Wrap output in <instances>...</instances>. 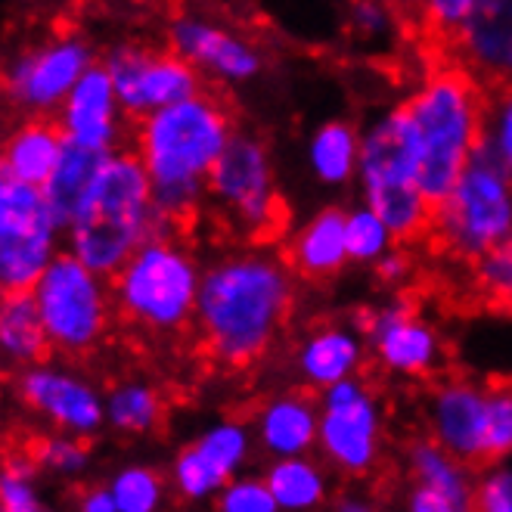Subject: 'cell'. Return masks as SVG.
<instances>
[{"mask_svg": "<svg viewBox=\"0 0 512 512\" xmlns=\"http://www.w3.org/2000/svg\"><path fill=\"white\" fill-rule=\"evenodd\" d=\"M298 305V274L286 255L249 243L208 261L193 339L215 367L243 373L277 348Z\"/></svg>", "mask_w": 512, "mask_h": 512, "instance_id": "cell-1", "label": "cell"}, {"mask_svg": "<svg viewBox=\"0 0 512 512\" xmlns=\"http://www.w3.org/2000/svg\"><path fill=\"white\" fill-rule=\"evenodd\" d=\"M236 115L215 90H196L131 125V149L153 180L159 215L184 227L208 205V174L236 134Z\"/></svg>", "mask_w": 512, "mask_h": 512, "instance_id": "cell-2", "label": "cell"}, {"mask_svg": "<svg viewBox=\"0 0 512 512\" xmlns=\"http://www.w3.org/2000/svg\"><path fill=\"white\" fill-rule=\"evenodd\" d=\"M180 230L159 208L153 180L134 149L122 146L100 159L84 196L66 221V249L100 274L112 277L149 236Z\"/></svg>", "mask_w": 512, "mask_h": 512, "instance_id": "cell-3", "label": "cell"}, {"mask_svg": "<svg viewBox=\"0 0 512 512\" xmlns=\"http://www.w3.org/2000/svg\"><path fill=\"white\" fill-rule=\"evenodd\" d=\"M488 94L491 90L466 66L444 53H438L407 94L404 106L410 109L423 143L419 190L432 205L454 190L475 149L485 143Z\"/></svg>", "mask_w": 512, "mask_h": 512, "instance_id": "cell-4", "label": "cell"}, {"mask_svg": "<svg viewBox=\"0 0 512 512\" xmlns=\"http://www.w3.org/2000/svg\"><path fill=\"white\" fill-rule=\"evenodd\" d=\"M205 264L180 230H162L112 274L115 311L131 333L171 342L193 333Z\"/></svg>", "mask_w": 512, "mask_h": 512, "instance_id": "cell-5", "label": "cell"}, {"mask_svg": "<svg viewBox=\"0 0 512 512\" xmlns=\"http://www.w3.org/2000/svg\"><path fill=\"white\" fill-rule=\"evenodd\" d=\"M512 236V174L481 143L432 215V246L444 258L469 264Z\"/></svg>", "mask_w": 512, "mask_h": 512, "instance_id": "cell-6", "label": "cell"}, {"mask_svg": "<svg viewBox=\"0 0 512 512\" xmlns=\"http://www.w3.org/2000/svg\"><path fill=\"white\" fill-rule=\"evenodd\" d=\"M53 354L84 360L97 354L118 320L112 277L84 264L69 249L59 252L32 286Z\"/></svg>", "mask_w": 512, "mask_h": 512, "instance_id": "cell-7", "label": "cell"}, {"mask_svg": "<svg viewBox=\"0 0 512 512\" xmlns=\"http://www.w3.org/2000/svg\"><path fill=\"white\" fill-rule=\"evenodd\" d=\"M208 205L246 243H267L286 224L274 153L261 134L236 128L208 174Z\"/></svg>", "mask_w": 512, "mask_h": 512, "instance_id": "cell-8", "label": "cell"}, {"mask_svg": "<svg viewBox=\"0 0 512 512\" xmlns=\"http://www.w3.org/2000/svg\"><path fill=\"white\" fill-rule=\"evenodd\" d=\"M63 249L66 230L44 190L13 177L0 159V292L32 289Z\"/></svg>", "mask_w": 512, "mask_h": 512, "instance_id": "cell-9", "label": "cell"}, {"mask_svg": "<svg viewBox=\"0 0 512 512\" xmlns=\"http://www.w3.org/2000/svg\"><path fill=\"white\" fill-rule=\"evenodd\" d=\"M317 454L342 478L364 481L385 457V407L364 376H351L320 391Z\"/></svg>", "mask_w": 512, "mask_h": 512, "instance_id": "cell-10", "label": "cell"}, {"mask_svg": "<svg viewBox=\"0 0 512 512\" xmlns=\"http://www.w3.org/2000/svg\"><path fill=\"white\" fill-rule=\"evenodd\" d=\"M97 63L94 44L81 32H53L19 47L0 66V100L16 115L53 118L78 78Z\"/></svg>", "mask_w": 512, "mask_h": 512, "instance_id": "cell-11", "label": "cell"}, {"mask_svg": "<svg viewBox=\"0 0 512 512\" xmlns=\"http://www.w3.org/2000/svg\"><path fill=\"white\" fill-rule=\"evenodd\" d=\"M13 401L47 429L78 438H97L106 429V391L75 360L50 354L38 364L13 373Z\"/></svg>", "mask_w": 512, "mask_h": 512, "instance_id": "cell-12", "label": "cell"}, {"mask_svg": "<svg viewBox=\"0 0 512 512\" xmlns=\"http://www.w3.org/2000/svg\"><path fill=\"white\" fill-rule=\"evenodd\" d=\"M373 364L395 379H432L447 360V345L432 317L398 295L360 314Z\"/></svg>", "mask_w": 512, "mask_h": 512, "instance_id": "cell-13", "label": "cell"}, {"mask_svg": "<svg viewBox=\"0 0 512 512\" xmlns=\"http://www.w3.org/2000/svg\"><path fill=\"white\" fill-rule=\"evenodd\" d=\"M103 63L131 122L193 97L205 87V78L168 44L156 47L143 41H122L103 56Z\"/></svg>", "mask_w": 512, "mask_h": 512, "instance_id": "cell-14", "label": "cell"}, {"mask_svg": "<svg viewBox=\"0 0 512 512\" xmlns=\"http://www.w3.org/2000/svg\"><path fill=\"white\" fill-rule=\"evenodd\" d=\"M165 44L184 56L187 63L218 87H243L252 84L267 56L246 32L227 25L224 19L202 10H180L168 19Z\"/></svg>", "mask_w": 512, "mask_h": 512, "instance_id": "cell-15", "label": "cell"}, {"mask_svg": "<svg viewBox=\"0 0 512 512\" xmlns=\"http://www.w3.org/2000/svg\"><path fill=\"white\" fill-rule=\"evenodd\" d=\"M255 432L246 419H218L202 435H196L171 460L168 481L177 500L190 506L215 503L221 488L239 472H246L255 457Z\"/></svg>", "mask_w": 512, "mask_h": 512, "instance_id": "cell-16", "label": "cell"}, {"mask_svg": "<svg viewBox=\"0 0 512 512\" xmlns=\"http://www.w3.org/2000/svg\"><path fill=\"white\" fill-rule=\"evenodd\" d=\"M53 118L72 146L90 149V153H100V156L122 149L125 140L131 137L128 125H134L122 100H118V90L112 84V75L103 59H97V63L78 78V84L69 90L66 103L59 106Z\"/></svg>", "mask_w": 512, "mask_h": 512, "instance_id": "cell-17", "label": "cell"}, {"mask_svg": "<svg viewBox=\"0 0 512 512\" xmlns=\"http://www.w3.org/2000/svg\"><path fill=\"white\" fill-rule=\"evenodd\" d=\"M488 382H475L469 376H444L432 385L423 404L426 435L435 438L450 454L472 463L475 469L488 463Z\"/></svg>", "mask_w": 512, "mask_h": 512, "instance_id": "cell-18", "label": "cell"}, {"mask_svg": "<svg viewBox=\"0 0 512 512\" xmlns=\"http://www.w3.org/2000/svg\"><path fill=\"white\" fill-rule=\"evenodd\" d=\"M419 165H423V143H419V131L404 103L385 106L367 118L360 128V193L419 184Z\"/></svg>", "mask_w": 512, "mask_h": 512, "instance_id": "cell-19", "label": "cell"}, {"mask_svg": "<svg viewBox=\"0 0 512 512\" xmlns=\"http://www.w3.org/2000/svg\"><path fill=\"white\" fill-rule=\"evenodd\" d=\"M407 491L404 506L410 512H469L475 509L478 469L450 454L435 438L419 435L404 450Z\"/></svg>", "mask_w": 512, "mask_h": 512, "instance_id": "cell-20", "label": "cell"}, {"mask_svg": "<svg viewBox=\"0 0 512 512\" xmlns=\"http://www.w3.org/2000/svg\"><path fill=\"white\" fill-rule=\"evenodd\" d=\"M444 56L457 59L488 90L512 84V0H475Z\"/></svg>", "mask_w": 512, "mask_h": 512, "instance_id": "cell-21", "label": "cell"}, {"mask_svg": "<svg viewBox=\"0 0 512 512\" xmlns=\"http://www.w3.org/2000/svg\"><path fill=\"white\" fill-rule=\"evenodd\" d=\"M370 345L364 329L342 320H326L311 326L292 351V367L298 382L314 395L342 379L360 376L367 367Z\"/></svg>", "mask_w": 512, "mask_h": 512, "instance_id": "cell-22", "label": "cell"}, {"mask_svg": "<svg viewBox=\"0 0 512 512\" xmlns=\"http://www.w3.org/2000/svg\"><path fill=\"white\" fill-rule=\"evenodd\" d=\"M258 454L267 460L301 457L317 450L320 432V398L311 388H286L270 395L252 416Z\"/></svg>", "mask_w": 512, "mask_h": 512, "instance_id": "cell-23", "label": "cell"}, {"mask_svg": "<svg viewBox=\"0 0 512 512\" xmlns=\"http://www.w3.org/2000/svg\"><path fill=\"white\" fill-rule=\"evenodd\" d=\"M283 255L292 264L298 280L308 283L336 280L351 264L348 243H345V208L326 205L320 212H314L305 224L295 227Z\"/></svg>", "mask_w": 512, "mask_h": 512, "instance_id": "cell-24", "label": "cell"}, {"mask_svg": "<svg viewBox=\"0 0 512 512\" xmlns=\"http://www.w3.org/2000/svg\"><path fill=\"white\" fill-rule=\"evenodd\" d=\"M66 146L69 140L63 128L56 125V118L19 115V122L0 137V159H4L13 177L44 187L59 159H63Z\"/></svg>", "mask_w": 512, "mask_h": 512, "instance_id": "cell-25", "label": "cell"}, {"mask_svg": "<svg viewBox=\"0 0 512 512\" xmlns=\"http://www.w3.org/2000/svg\"><path fill=\"white\" fill-rule=\"evenodd\" d=\"M50 354L53 345L32 289L0 292V370L13 376Z\"/></svg>", "mask_w": 512, "mask_h": 512, "instance_id": "cell-26", "label": "cell"}, {"mask_svg": "<svg viewBox=\"0 0 512 512\" xmlns=\"http://www.w3.org/2000/svg\"><path fill=\"white\" fill-rule=\"evenodd\" d=\"M311 177L326 190H342L357 180L360 171V128L348 118H326L305 146Z\"/></svg>", "mask_w": 512, "mask_h": 512, "instance_id": "cell-27", "label": "cell"}, {"mask_svg": "<svg viewBox=\"0 0 512 512\" xmlns=\"http://www.w3.org/2000/svg\"><path fill=\"white\" fill-rule=\"evenodd\" d=\"M264 478L280 512H314L333 497V469L317 454L270 460Z\"/></svg>", "mask_w": 512, "mask_h": 512, "instance_id": "cell-28", "label": "cell"}, {"mask_svg": "<svg viewBox=\"0 0 512 512\" xmlns=\"http://www.w3.org/2000/svg\"><path fill=\"white\" fill-rule=\"evenodd\" d=\"M168 401L162 388L149 379L131 376L106 388V429L125 438L153 435L165 419Z\"/></svg>", "mask_w": 512, "mask_h": 512, "instance_id": "cell-29", "label": "cell"}, {"mask_svg": "<svg viewBox=\"0 0 512 512\" xmlns=\"http://www.w3.org/2000/svg\"><path fill=\"white\" fill-rule=\"evenodd\" d=\"M360 202H367L373 212L391 227L398 236V243L413 246L423 243L432 233V215L435 205L419 190V184H398V187H379V190H364Z\"/></svg>", "mask_w": 512, "mask_h": 512, "instance_id": "cell-30", "label": "cell"}, {"mask_svg": "<svg viewBox=\"0 0 512 512\" xmlns=\"http://www.w3.org/2000/svg\"><path fill=\"white\" fill-rule=\"evenodd\" d=\"M47 509L44 497V472L22 450L0 454V512H41Z\"/></svg>", "mask_w": 512, "mask_h": 512, "instance_id": "cell-31", "label": "cell"}, {"mask_svg": "<svg viewBox=\"0 0 512 512\" xmlns=\"http://www.w3.org/2000/svg\"><path fill=\"white\" fill-rule=\"evenodd\" d=\"M100 153H90V149H81V146H66L63 159H59V165L53 168L50 180L41 187L47 202L53 205V212L59 215V221H63V230H66V221L69 215L75 212L78 199L84 196L90 177L97 174L100 168Z\"/></svg>", "mask_w": 512, "mask_h": 512, "instance_id": "cell-32", "label": "cell"}, {"mask_svg": "<svg viewBox=\"0 0 512 512\" xmlns=\"http://www.w3.org/2000/svg\"><path fill=\"white\" fill-rule=\"evenodd\" d=\"M25 450L32 454L44 478H53V481H78L90 469L87 438L59 432V429H47L44 435H35L25 444Z\"/></svg>", "mask_w": 512, "mask_h": 512, "instance_id": "cell-33", "label": "cell"}, {"mask_svg": "<svg viewBox=\"0 0 512 512\" xmlns=\"http://www.w3.org/2000/svg\"><path fill=\"white\" fill-rule=\"evenodd\" d=\"M109 491L118 512H156L168 503L171 481L146 463H131L115 469L109 478Z\"/></svg>", "mask_w": 512, "mask_h": 512, "instance_id": "cell-34", "label": "cell"}, {"mask_svg": "<svg viewBox=\"0 0 512 512\" xmlns=\"http://www.w3.org/2000/svg\"><path fill=\"white\" fill-rule=\"evenodd\" d=\"M345 243L351 264L373 267L382 255L398 246V236L373 212L367 202L345 208Z\"/></svg>", "mask_w": 512, "mask_h": 512, "instance_id": "cell-35", "label": "cell"}, {"mask_svg": "<svg viewBox=\"0 0 512 512\" xmlns=\"http://www.w3.org/2000/svg\"><path fill=\"white\" fill-rule=\"evenodd\" d=\"M469 267V289L485 305L512 308V236L500 239L497 246L481 252Z\"/></svg>", "mask_w": 512, "mask_h": 512, "instance_id": "cell-36", "label": "cell"}, {"mask_svg": "<svg viewBox=\"0 0 512 512\" xmlns=\"http://www.w3.org/2000/svg\"><path fill=\"white\" fill-rule=\"evenodd\" d=\"M475 7V0H416L410 22L419 28V35L429 41L438 53H447L457 41L463 25Z\"/></svg>", "mask_w": 512, "mask_h": 512, "instance_id": "cell-37", "label": "cell"}, {"mask_svg": "<svg viewBox=\"0 0 512 512\" xmlns=\"http://www.w3.org/2000/svg\"><path fill=\"white\" fill-rule=\"evenodd\" d=\"M401 19H407L395 4L388 0H351L348 28L357 41L364 44H385L398 35Z\"/></svg>", "mask_w": 512, "mask_h": 512, "instance_id": "cell-38", "label": "cell"}, {"mask_svg": "<svg viewBox=\"0 0 512 512\" xmlns=\"http://www.w3.org/2000/svg\"><path fill=\"white\" fill-rule=\"evenodd\" d=\"M485 450L488 463L512 457V382H488V407H485Z\"/></svg>", "mask_w": 512, "mask_h": 512, "instance_id": "cell-39", "label": "cell"}, {"mask_svg": "<svg viewBox=\"0 0 512 512\" xmlns=\"http://www.w3.org/2000/svg\"><path fill=\"white\" fill-rule=\"evenodd\" d=\"M215 506L221 512H280L264 472L261 475H255V472L233 475L221 488V494L215 497Z\"/></svg>", "mask_w": 512, "mask_h": 512, "instance_id": "cell-40", "label": "cell"}, {"mask_svg": "<svg viewBox=\"0 0 512 512\" xmlns=\"http://www.w3.org/2000/svg\"><path fill=\"white\" fill-rule=\"evenodd\" d=\"M485 146L512 174V84L494 87L491 94H488Z\"/></svg>", "mask_w": 512, "mask_h": 512, "instance_id": "cell-41", "label": "cell"}, {"mask_svg": "<svg viewBox=\"0 0 512 512\" xmlns=\"http://www.w3.org/2000/svg\"><path fill=\"white\" fill-rule=\"evenodd\" d=\"M475 509H481V512H512V457L478 466Z\"/></svg>", "mask_w": 512, "mask_h": 512, "instance_id": "cell-42", "label": "cell"}, {"mask_svg": "<svg viewBox=\"0 0 512 512\" xmlns=\"http://www.w3.org/2000/svg\"><path fill=\"white\" fill-rule=\"evenodd\" d=\"M373 270H376V277H379L382 286H388V289H401V286H407V283L413 280V270H416V267H413L410 249H407L404 243H398L388 255H382V258L373 264Z\"/></svg>", "mask_w": 512, "mask_h": 512, "instance_id": "cell-43", "label": "cell"}, {"mask_svg": "<svg viewBox=\"0 0 512 512\" xmlns=\"http://www.w3.org/2000/svg\"><path fill=\"white\" fill-rule=\"evenodd\" d=\"M78 509L81 512H118L109 485H90V488H84L78 494Z\"/></svg>", "mask_w": 512, "mask_h": 512, "instance_id": "cell-44", "label": "cell"}, {"mask_svg": "<svg viewBox=\"0 0 512 512\" xmlns=\"http://www.w3.org/2000/svg\"><path fill=\"white\" fill-rule=\"evenodd\" d=\"M388 4H395V7L410 19V13H413V7H416V0H388Z\"/></svg>", "mask_w": 512, "mask_h": 512, "instance_id": "cell-45", "label": "cell"}, {"mask_svg": "<svg viewBox=\"0 0 512 512\" xmlns=\"http://www.w3.org/2000/svg\"><path fill=\"white\" fill-rule=\"evenodd\" d=\"M4 376H7V373L0 370V398H4Z\"/></svg>", "mask_w": 512, "mask_h": 512, "instance_id": "cell-46", "label": "cell"}, {"mask_svg": "<svg viewBox=\"0 0 512 512\" xmlns=\"http://www.w3.org/2000/svg\"><path fill=\"white\" fill-rule=\"evenodd\" d=\"M16 4H38V0H16Z\"/></svg>", "mask_w": 512, "mask_h": 512, "instance_id": "cell-47", "label": "cell"}]
</instances>
